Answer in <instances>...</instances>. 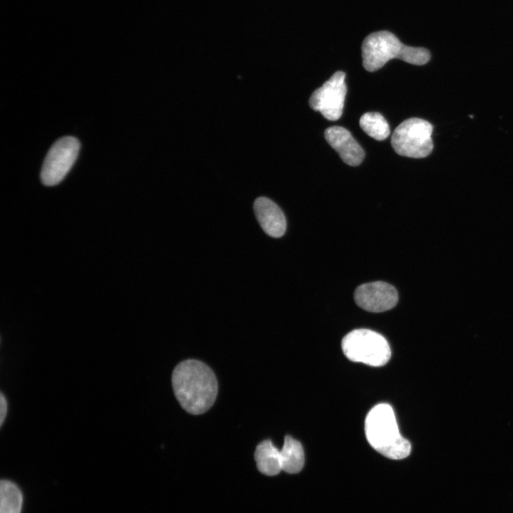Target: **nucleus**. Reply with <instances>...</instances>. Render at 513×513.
<instances>
[{
    "instance_id": "f257e3e1",
    "label": "nucleus",
    "mask_w": 513,
    "mask_h": 513,
    "mask_svg": "<svg viewBox=\"0 0 513 513\" xmlns=\"http://www.w3.org/2000/svg\"><path fill=\"white\" fill-rule=\"evenodd\" d=\"M172 384L182 408L192 415L207 411L214 404L218 385L212 369L203 362L187 359L174 368Z\"/></svg>"
},
{
    "instance_id": "f03ea898",
    "label": "nucleus",
    "mask_w": 513,
    "mask_h": 513,
    "mask_svg": "<svg viewBox=\"0 0 513 513\" xmlns=\"http://www.w3.org/2000/svg\"><path fill=\"white\" fill-rule=\"evenodd\" d=\"M365 433L370 445L388 458L401 460L411 452V445L401 435L393 409L389 404H378L368 412L365 420Z\"/></svg>"
},
{
    "instance_id": "7ed1b4c3",
    "label": "nucleus",
    "mask_w": 513,
    "mask_h": 513,
    "mask_svg": "<svg viewBox=\"0 0 513 513\" xmlns=\"http://www.w3.org/2000/svg\"><path fill=\"white\" fill-rule=\"evenodd\" d=\"M361 51L363 66L370 72L378 70L393 58L419 66L427 63L430 59L428 50L406 46L388 31L374 32L366 36Z\"/></svg>"
},
{
    "instance_id": "20e7f679",
    "label": "nucleus",
    "mask_w": 513,
    "mask_h": 513,
    "mask_svg": "<svg viewBox=\"0 0 513 513\" xmlns=\"http://www.w3.org/2000/svg\"><path fill=\"white\" fill-rule=\"evenodd\" d=\"M345 356L353 362L370 366L386 364L391 356L389 344L380 333L372 330L356 329L344 336L341 343Z\"/></svg>"
},
{
    "instance_id": "39448f33",
    "label": "nucleus",
    "mask_w": 513,
    "mask_h": 513,
    "mask_svg": "<svg viewBox=\"0 0 513 513\" xmlns=\"http://www.w3.org/2000/svg\"><path fill=\"white\" fill-rule=\"evenodd\" d=\"M433 127L428 121L417 118L405 120L393 131L391 145L401 156L423 158L433 149Z\"/></svg>"
},
{
    "instance_id": "423d86ee",
    "label": "nucleus",
    "mask_w": 513,
    "mask_h": 513,
    "mask_svg": "<svg viewBox=\"0 0 513 513\" xmlns=\"http://www.w3.org/2000/svg\"><path fill=\"white\" fill-rule=\"evenodd\" d=\"M79 149L80 142L74 137L66 136L58 140L44 160L41 172L43 184L46 186L58 184L72 167Z\"/></svg>"
},
{
    "instance_id": "0eeeda50",
    "label": "nucleus",
    "mask_w": 513,
    "mask_h": 513,
    "mask_svg": "<svg viewBox=\"0 0 513 513\" xmlns=\"http://www.w3.org/2000/svg\"><path fill=\"white\" fill-rule=\"evenodd\" d=\"M345 77L344 72L336 71L309 98L310 107L328 120H336L342 115L347 92Z\"/></svg>"
},
{
    "instance_id": "6e6552de",
    "label": "nucleus",
    "mask_w": 513,
    "mask_h": 513,
    "mask_svg": "<svg viewBox=\"0 0 513 513\" xmlns=\"http://www.w3.org/2000/svg\"><path fill=\"white\" fill-rule=\"evenodd\" d=\"M354 298L358 306L373 313L390 310L398 301L395 287L384 281H373L358 286Z\"/></svg>"
},
{
    "instance_id": "1a4fd4ad",
    "label": "nucleus",
    "mask_w": 513,
    "mask_h": 513,
    "mask_svg": "<svg viewBox=\"0 0 513 513\" xmlns=\"http://www.w3.org/2000/svg\"><path fill=\"white\" fill-rule=\"evenodd\" d=\"M324 136L345 163L357 166L362 162L365 152L347 129L341 126H332L325 130Z\"/></svg>"
},
{
    "instance_id": "9d476101",
    "label": "nucleus",
    "mask_w": 513,
    "mask_h": 513,
    "mask_svg": "<svg viewBox=\"0 0 513 513\" xmlns=\"http://www.w3.org/2000/svg\"><path fill=\"white\" fill-rule=\"evenodd\" d=\"M256 217L264 232L269 236L279 238L284 235L286 221L282 210L273 201L260 197L254 202Z\"/></svg>"
},
{
    "instance_id": "9b49d317",
    "label": "nucleus",
    "mask_w": 513,
    "mask_h": 513,
    "mask_svg": "<svg viewBox=\"0 0 513 513\" xmlns=\"http://www.w3.org/2000/svg\"><path fill=\"white\" fill-rule=\"evenodd\" d=\"M254 460L258 470L265 475L274 476L282 470L280 450L270 440H264L258 444Z\"/></svg>"
},
{
    "instance_id": "f8f14e48",
    "label": "nucleus",
    "mask_w": 513,
    "mask_h": 513,
    "mask_svg": "<svg viewBox=\"0 0 513 513\" xmlns=\"http://www.w3.org/2000/svg\"><path fill=\"white\" fill-rule=\"evenodd\" d=\"M281 470L289 474L299 472L304 465V452L301 444L290 435L284 437L280 450Z\"/></svg>"
},
{
    "instance_id": "ddd939ff",
    "label": "nucleus",
    "mask_w": 513,
    "mask_h": 513,
    "mask_svg": "<svg viewBox=\"0 0 513 513\" xmlns=\"http://www.w3.org/2000/svg\"><path fill=\"white\" fill-rule=\"evenodd\" d=\"M359 124L367 135L377 140H383L390 135L388 123L379 113H364L360 118Z\"/></svg>"
},
{
    "instance_id": "4468645a",
    "label": "nucleus",
    "mask_w": 513,
    "mask_h": 513,
    "mask_svg": "<svg viewBox=\"0 0 513 513\" xmlns=\"http://www.w3.org/2000/svg\"><path fill=\"white\" fill-rule=\"evenodd\" d=\"M0 489V513H21L23 497L19 487L11 481L2 480Z\"/></svg>"
},
{
    "instance_id": "2eb2a0df",
    "label": "nucleus",
    "mask_w": 513,
    "mask_h": 513,
    "mask_svg": "<svg viewBox=\"0 0 513 513\" xmlns=\"http://www.w3.org/2000/svg\"><path fill=\"white\" fill-rule=\"evenodd\" d=\"M8 410L7 400L4 395L1 393L0 397V424L2 426L6 416Z\"/></svg>"
}]
</instances>
